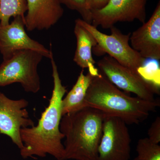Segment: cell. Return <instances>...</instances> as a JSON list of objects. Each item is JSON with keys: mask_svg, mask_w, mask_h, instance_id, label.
<instances>
[{"mask_svg": "<svg viewBox=\"0 0 160 160\" xmlns=\"http://www.w3.org/2000/svg\"><path fill=\"white\" fill-rule=\"evenodd\" d=\"M44 57L31 50L18 51L0 65V86L20 83L25 91L36 93L41 89L38 67Z\"/></svg>", "mask_w": 160, "mask_h": 160, "instance_id": "277c9868", "label": "cell"}, {"mask_svg": "<svg viewBox=\"0 0 160 160\" xmlns=\"http://www.w3.org/2000/svg\"><path fill=\"white\" fill-rule=\"evenodd\" d=\"M110 0H87V6L90 11L102 9Z\"/></svg>", "mask_w": 160, "mask_h": 160, "instance_id": "d6986e66", "label": "cell"}, {"mask_svg": "<svg viewBox=\"0 0 160 160\" xmlns=\"http://www.w3.org/2000/svg\"><path fill=\"white\" fill-rule=\"evenodd\" d=\"M61 5L78 12L82 19L89 24L92 23L91 12L87 6V0H58Z\"/></svg>", "mask_w": 160, "mask_h": 160, "instance_id": "e0dca14e", "label": "cell"}, {"mask_svg": "<svg viewBox=\"0 0 160 160\" xmlns=\"http://www.w3.org/2000/svg\"><path fill=\"white\" fill-rule=\"evenodd\" d=\"M25 18L18 16L5 26L0 24V52L3 60L9 59L18 51L31 50L38 52L44 57H51L52 45L49 50L42 44L32 39L25 30Z\"/></svg>", "mask_w": 160, "mask_h": 160, "instance_id": "30bf717a", "label": "cell"}, {"mask_svg": "<svg viewBox=\"0 0 160 160\" xmlns=\"http://www.w3.org/2000/svg\"><path fill=\"white\" fill-rule=\"evenodd\" d=\"M98 66L101 73L117 88L134 93L142 99L155 100L154 94L157 92V89L138 72L121 65L109 56L99 60Z\"/></svg>", "mask_w": 160, "mask_h": 160, "instance_id": "8992f818", "label": "cell"}, {"mask_svg": "<svg viewBox=\"0 0 160 160\" xmlns=\"http://www.w3.org/2000/svg\"><path fill=\"white\" fill-rule=\"evenodd\" d=\"M136 151L137 156L133 160H160V146L148 138L138 140Z\"/></svg>", "mask_w": 160, "mask_h": 160, "instance_id": "2e32d148", "label": "cell"}, {"mask_svg": "<svg viewBox=\"0 0 160 160\" xmlns=\"http://www.w3.org/2000/svg\"><path fill=\"white\" fill-rule=\"evenodd\" d=\"M77 20L96 40L97 44L92 49H95L96 54L102 55L107 53L121 65L136 72H138L145 64L146 59L142 57L129 44L131 33L123 34L113 26L110 29L111 34H106L82 19Z\"/></svg>", "mask_w": 160, "mask_h": 160, "instance_id": "5b68a950", "label": "cell"}, {"mask_svg": "<svg viewBox=\"0 0 160 160\" xmlns=\"http://www.w3.org/2000/svg\"><path fill=\"white\" fill-rule=\"evenodd\" d=\"M25 27L28 31L48 30L59 21L64 9L58 0H26Z\"/></svg>", "mask_w": 160, "mask_h": 160, "instance_id": "7c38bea8", "label": "cell"}, {"mask_svg": "<svg viewBox=\"0 0 160 160\" xmlns=\"http://www.w3.org/2000/svg\"><path fill=\"white\" fill-rule=\"evenodd\" d=\"M85 107L120 118L127 124H138L160 106L158 100L147 101L124 93L102 74L94 77L85 100Z\"/></svg>", "mask_w": 160, "mask_h": 160, "instance_id": "7a4b0ae2", "label": "cell"}, {"mask_svg": "<svg viewBox=\"0 0 160 160\" xmlns=\"http://www.w3.org/2000/svg\"><path fill=\"white\" fill-rule=\"evenodd\" d=\"M52 68L53 88L49 106L42 113L36 126L22 128L20 130L23 147L20 154L24 159L47 154L56 160H64L65 148L62 140L65 138L60 129L62 117V102L67 92L60 78L58 66L52 53L50 58Z\"/></svg>", "mask_w": 160, "mask_h": 160, "instance_id": "6da1fadb", "label": "cell"}, {"mask_svg": "<svg viewBox=\"0 0 160 160\" xmlns=\"http://www.w3.org/2000/svg\"><path fill=\"white\" fill-rule=\"evenodd\" d=\"M127 125L117 117L106 114L96 160H129L131 140Z\"/></svg>", "mask_w": 160, "mask_h": 160, "instance_id": "52a82bcc", "label": "cell"}, {"mask_svg": "<svg viewBox=\"0 0 160 160\" xmlns=\"http://www.w3.org/2000/svg\"><path fill=\"white\" fill-rule=\"evenodd\" d=\"M28 105L25 99H11L0 92V133L9 137L20 150L23 147L21 129L34 126L26 109Z\"/></svg>", "mask_w": 160, "mask_h": 160, "instance_id": "9c48e42d", "label": "cell"}, {"mask_svg": "<svg viewBox=\"0 0 160 160\" xmlns=\"http://www.w3.org/2000/svg\"><path fill=\"white\" fill-rule=\"evenodd\" d=\"M148 138L152 142L158 144L160 142V118L158 117L152 123L148 131Z\"/></svg>", "mask_w": 160, "mask_h": 160, "instance_id": "ac0fdd59", "label": "cell"}, {"mask_svg": "<svg viewBox=\"0 0 160 160\" xmlns=\"http://www.w3.org/2000/svg\"><path fill=\"white\" fill-rule=\"evenodd\" d=\"M105 115L86 107L63 116L60 129L66 138L64 160H96Z\"/></svg>", "mask_w": 160, "mask_h": 160, "instance_id": "3957f363", "label": "cell"}, {"mask_svg": "<svg viewBox=\"0 0 160 160\" xmlns=\"http://www.w3.org/2000/svg\"><path fill=\"white\" fill-rule=\"evenodd\" d=\"M74 33L77 40V46L73 61L83 69H88L89 72L93 76L100 74L95 66V62L92 55L93 48L97 42L91 33L76 20Z\"/></svg>", "mask_w": 160, "mask_h": 160, "instance_id": "4fadbf2b", "label": "cell"}, {"mask_svg": "<svg viewBox=\"0 0 160 160\" xmlns=\"http://www.w3.org/2000/svg\"><path fill=\"white\" fill-rule=\"evenodd\" d=\"M147 0H110L102 9L91 11L92 25L110 29L119 22L138 20L144 23L146 20Z\"/></svg>", "mask_w": 160, "mask_h": 160, "instance_id": "ba28073f", "label": "cell"}, {"mask_svg": "<svg viewBox=\"0 0 160 160\" xmlns=\"http://www.w3.org/2000/svg\"><path fill=\"white\" fill-rule=\"evenodd\" d=\"M93 76L89 72L86 74L82 70L75 84L67 93L62 102V113L64 116L67 113L78 111L85 108V100Z\"/></svg>", "mask_w": 160, "mask_h": 160, "instance_id": "5bb4252c", "label": "cell"}, {"mask_svg": "<svg viewBox=\"0 0 160 160\" xmlns=\"http://www.w3.org/2000/svg\"><path fill=\"white\" fill-rule=\"evenodd\" d=\"M27 10L26 0H0V24L8 25L12 17L25 18Z\"/></svg>", "mask_w": 160, "mask_h": 160, "instance_id": "9a60e30c", "label": "cell"}, {"mask_svg": "<svg viewBox=\"0 0 160 160\" xmlns=\"http://www.w3.org/2000/svg\"><path fill=\"white\" fill-rule=\"evenodd\" d=\"M131 47L145 59H160V2L147 22L130 34Z\"/></svg>", "mask_w": 160, "mask_h": 160, "instance_id": "8fae6325", "label": "cell"}]
</instances>
